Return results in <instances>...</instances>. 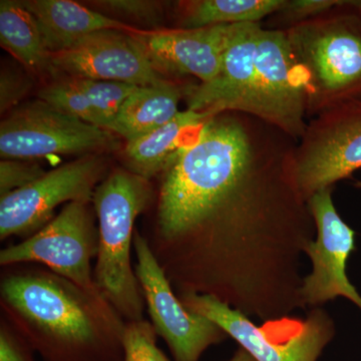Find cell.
Returning <instances> with one entry per match:
<instances>
[{
	"instance_id": "1",
	"label": "cell",
	"mask_w": 361,
	"mask_h": 361,
	"mask_svg": "<svg viewBox=\"0 0 361 361\" xmlns=\"http://www.w3.org/2000/svg\"><path fill=\"white\" fill-rule=\"evenodd\" d=\"M296 145L255 116L225 111L180 149L144 236L178 296L214 297L263 322L306 310L301 262L316 227Z\"/></svg>"
},
{
	"instance_id": "2",
	"label": "cell",
	"mask_w": 361,
	"mask_h": 361,
	"mask_svg": "<svg viewBox=\"0 0 361 361\" xmlns=\"http://www.w3.org/2000/svg\"><path fill=\"white\" fill-rule=\"evenodd\" d=\"M0 307L44 361H123L126 320L97 289L40 266H9L0 279Z\"/></svg>"
},
{
	"instance_id": "3",
	"label": "cell",
	"mask_w": 361,
	"mask_h": 361,
	"mask_svg": "<svg viewBox=\"0 0 361 361\" xmlns=\"http://www.w3.org/2000/svg\"><path fill=\"white\" fill-rule=\"evenodd\" d=\"M360 0H332L329 14L287 28L307 97V118L361 99Z\"/></svg>"
},
{
	"instance_id": "4",
	"label": "cell",
	"mask_w": 361,
	"mask_h": 361,
	"mask_svg": "<svg viewBox=\"0 0 361 361\" xmlns=\"http://www.w3.org/2000/svg\"><path fill=\"white\" fill-rule=\"evenodd\" d=\"M153 199L149 180L116 169L97 187L92 205L99 228L94 279L126 322L144 319L145 299L133 270L135 220Z\"/></svg>"
},
{
	"instance_id": "5",
	"label": "cell",
	"mask_w": 361,
	"mask_h": 361,
	"mask_svg": "<svg viewBox=\"0 0 361 361\" xmlns=\"http://www.w3.org/2000/svg\"><path fill=\"white\" fill-rule=\"evenodd\" d=\"M178 297L188 310L216 323L256 361H318L336 336L334 320L322 307H313L306 317L285 316L257 325L214 297Z\"/></svg>"
},
{
	"instance_id": "6",
	"label": "cell",
	"mask_w": 361,
	"mask_h": 361,
	"mask_svg": "<svg viewBox=\"0 0 361 361\" xmlns=\"http://www.w3.org/2000/svg\"><path fill=\"white\" fill-rule=\"evenodd\" d=\"M118 147L110 130L82 122L42 99L21 104L0 125L2 160L101 153Z\"/></svg>"
},
{
	"instance_id": "7",
	"label": "cell",
	"mask_w": 361,
	"mask_h": 361,
	"mask_svg": "<svg viewBox=\"0 0 361 361\" xmlns=\"http://www.w3.org/2000/svg\"><path fill=\"white\" fill-rule=\"evenodd\" d=\"M90 203L66 204L39 232L2 249L1 267L40 264L80 287L99 290L92 268V258L99 253V228Z\"/></svg>"
},
{
	"instance_id": "8",
	"label": "cell",
	"mask_w": 361,
	"mask_h": 361,
	"mask_svg": "<svg viewBox=\"0 0 361 361\" xmlns=\"http://www.w3.org/2000/svg\"><path fill=\"white\" fill-rule=\"evenodd\" d=\"M238 113L255 116L297 142L304 135L305 82L284 30L262 26L255 77Z\"/></svg>"
},
{
	"instance_id": "9",
	"label": "cell",
	"mask_w": 361,
	"mask_h": 361,
	"mask_svg": "<svg viewBox=\"0 0 361 361\" xmlns=\"http://www.w3.org/2000/svg\"><path fill=\"white\" fill-rule=\"evenodd\" d=\"M297 182L306 200L361 169V99L337 104L307 123L297 142Z\"/></svg>"
},
{
	"instance_id": "10",
	"label": "cell",
	"mask_w": 361,
	"mask_h": 361,
	"mask_svg": "<svg viewBox=\"0 0 361 361\" xmlns=\"http://www.w3.org/2000/svg\"><path fill=\"white\" fill-rule=\"evenodd\" d=\"M134 251L135 275L157 336L166 341L174 361H200L207 349L229 336L216 323L183 305L146 238L137 230Z\"/></svg>"
},
{
	"instance_id": "11",
	"label": "cell",
	"mask_w": 361,
	"mask_h": 361,
	"mask_svg": "<svg viewBox=\"0 0 361 361\" xmlns=\"http://www.w3.org/2000/svg\"><path fill=\"white\" fill-rule=\"evenodd\" d=\"M99 158L85 157L47 172L32 184L0 197V240L28 238L49 224L56 209L71 202H92L103 182Z\"/></svg>"
},
{
	"instance_id": "12",
	"label": "cell",
	"mask_w": 361,
	"mask_h": 361,
	"mask_svg": "<svg viewBox=\"0 0 361 361\" xmlns=\"http://www.w3.org/2000/svg\"><path fill=\"white\" fill-rule=\"evenodd\" d=\"M332 191L334 188L322 190L308 200L316 237L305 249L312 270L303 278V300L313 308L345 297L361 310L360 294L346 275L348 259L355 250V231L337 212Z\"/></svg>"
},
{
	"instance_id": "13",
	"label": "cell",
	"mask_w": 361,
	"mask_h": 361,
	"mask_svg": "<svg viewBox=\"0 0 361 361\" xmlns=\"http://www.w3.org/2000/svg\"><path fill=\"white\" fill-rule=\"evenodd\" d=\"M56 73L104 82L149 87L167 82L153 68L132 32L104 30L90 33L71 49L51 54Z\"/></svg>"
},
{
	"instance_id": "14",
	"label": "cell",
	"mask_w": 361,
	"mask_h": 361,
	"mask_svg": "<svg viewBox=\"0 0 361 361\" xmlns=\"http://www.w3.org/2000/svg\"><path fill=\"white\" fill-rule=\"evenodd\" d=\"M237 25L149 32L135 30L132 35L161 75H191L205 84L217 77L226 47Z\"/></svg>"
},
{
	"instance_id": "15",
	"label": "cell",
	"mask_w": 361,
	"mask_h": 361,
	"mask_svg": "<svg viewBox=\"0 0 361 361\" xmlns=\"http://www.w3.org/2000/svg\"><path fill=\"white\" fill-rule=\"evenodd\" d=\"M262 23L238 25L226 47L217 77L205 84L186 87L187 110L215 116L237 111L255 77L259 35Z\"/></svg>"
},
{
	"instance_id": "16",
	"label": "cell",
	"mask_w": 361,
	"mask_h": 361,
	"mask_svg": "<svg viewBox=\"0 0 361 361\" xmlns=\"http://www.w3.org/2000/svg\"><path fill=\"white\" fill-rule=\"evenodd\" d=\"M137 87L63 75L39 90V99L82 122L108 130L121 106Z\"/></svg>"
},
{
	"instance_id": "17",
	"label": "cell",
	"mask_w": 361,
	"mask_h": 361,
	"mask_svg": "<svg viewBox=\"0 0 361 361\" xmlns=\"http://www.w3.org/2000/svg\"><path fill=\"white\" fill-rule=\"evenodd\" d=\"M35 16L51 54L71 49L90 33L104 30L133 32L130 25L71 0L21 1Z\"/></svg>"
},
{
	"instance_id": "18",
	"label": "cell",
	"mask_w": 361,
	"mask_h": 361,
	"mask_svg": "<svg viewBox=\"0 0 361 361\" xmlns=\"http://www.w3.org/2000/svg\"><path fill=\"white\" fill-rule=\"evenodd\" d=\"M212 116L190 110L180 111L163 127L127 142L125 160L128 170L147 180L165 172L180 149Z\"/></svg>"
},
{
	"instance_id": "19",
	"label": "cell",
	"mask_w": 361,
	"mask_h": 361,
	"mask_svg": "<svg viewBox=\"0 0 361 361\" xmlns=\"http://www.w3.org/2000/svg\"><path fill=\"white\" fill-rule=\"evenodd\" d=\"M185 89L167 80L161 85L137 87L127 97L108 130L126 142L148 135L171 122L179 111Z\"/></svg>"
},
{
	"instance_id": "20",
	"label": "cell",
	"mask_w": 361,
	"mask_h": 361,
	"mask_svg": "<svg viewBox=\"0 0 361 361\" xmlns=\"http://www.w3.org/2000/svg\"><path fill=\"white\" fill-rule=\"evenodd\" d=\"M0 44L27 70L56 73L39 25L21 1H0Z\"/></svg>"
},
{
	"instance_id": "21",
	"label": "cell",
	"mask_w": 361,
	"mask_h": 361,
	"mask_svg": "<svg viewBox=\"0 0 361 361\" xmlns=\"http://www.w3.org/2000/svg\"><path fill=\"white\" fill-rule=\"evenodd\" d=\"M285 0H194L180 4L185 30L209 26L262 23L277 13Z\"/></svg>"
},
{
	"instance_id": "22",
	"label": "cell",
	"mask_w": 361,
	"mask_h": 361,
	"mask_svg": "<svg viewBox=\"0 0 361 361\" xmlns=\"http://www.w3.org/2000/svg\"><path fill=\"white\" fill-rule=\"evenodd\" d=\"M157 336L153 324L147 320L126 322L123 361H171L157 345Z\"/></svg>"
},
{
	"instance_id": "23",
	"label": "cell",
	"mask_w": 361,
	"mask_h": 361,
	"mask_svg": "<svg viewBox=\"0 0 361 361\" xmlns=\"http://www.w3.org/2000/svg\"><path fill=\"white\" fill-rule=\"evenodd\" d=\"M45 173L39 165L30 161L2 160L0 161V197L32 184Z\"/></svg>"
},
{
	"instance_id": "24",
	"label": "cell",
	"mask_w": 361,
	"mask_h": 361,
	"mask_svg": "<svg viewBox=\"0 0 361 361\" xmlns=\"http://www.w3.org/2000/svg\"><path fill=\"white\" fill-rule=\"evenodd\" d=\"M104 11L149 23H157L161 16V4L148 0H103L94 1Z\"/></svg>"
},
{
	"instance_id": "25",
	"label": "cell",
	"mask_w": 361,
	"mask_h": 361,
	"mask_svg": "<svg viewBox=\"0 0 361 361\" xmlns=\"http://www.w3.org/2000/svg\"><path fill=\"white\" fill-rule=\"evenodd\" d=\"M33 349L6 320H0V361H37Z\"/></svg>"
},
{
	"instance_id": "26",
	"label": "cell",
	"mask_w": 361,
	"mask_h": 361,
	"mask_svg": "<svg viewBox=\"0 0 361 361\" xmlns=\"http://www.w3.org/2000/svg\"><path fill=\"white\" fill-rule=\"evenodd\" d=\"M27 78L16 71L2 70L0 75V111L2 115L18 106L30 90Z\"/></svg>"
},
{
	"instance_id": "27",
	"label": "cell",
	"mask_w": 361,
	"mask_h": 361,
	"mask_svg": "<svg viewBox=\"0 0 361 361\" xmlns=\"http://www.w3.org/2000/svg\"><path fill=\"white\" fill-rule=\"evenodd\" d=\"M230 361H256L246 350L239 348Z\"/></svg>"
},
{
	"instance_id": "28",
	"label": "cell",
	"mask_w": 361,
	"mask_h": 361,
	"mask_svg": "<svg viewBox=\"0 0 361 361\" xmlns=\"http://www.w3.org/2000/svg\"><path fill=\"white\" fill-rule=\"evenodd\" d=\"M355 186L357 188H361V182L355 183Z\"/></svg>"
}]
</instances>
